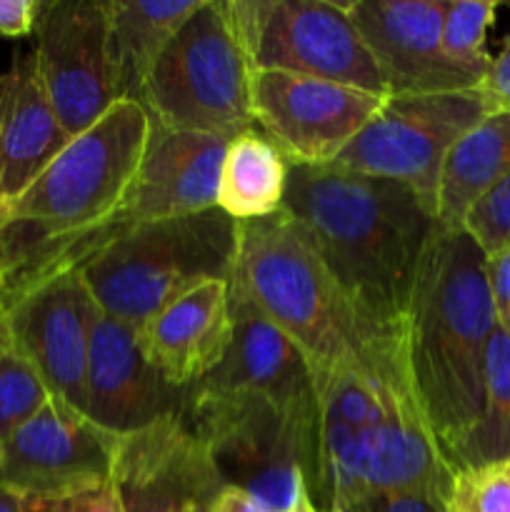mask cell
Returning a JSON list of instances; mask_svg holds the SVG:
<instances>
[{"mask_svg":"<svg viewBox=\"0 0 510 512\" xmlns=\"http://www.w3.org/2000/svg\"><path fill=\"white\" fill-rule=\"evenodd\" d=\"M283 210L303 228L325 270L360 320L403 340L435 203L403 183L333 165H290Z\"/></svg>","mask_w":510,"mask_h":512,"instance_id":"6da1fadb","label":"cell"},{"mask_svg":"<svg viewBox=\"0 0 510 512\" xmlns=\"http://www.w3.org/2000/svg\"><path fill=\"white\" fill-rule=\"evenodd\" d=\"M323 510L388 490L450 498L455 470L425 423L403 340H378L313 385Z\"/></svg>","mask_w":510,"mask_h":512,"instance_id":"7a4b0ae2","label":"cell"},{"mask_svg":"<svg viewBox=\"0 0 510 512\" xmlns=\"http://www.w3.org/2000/svg\"><path fill=\"white\" fill-rule=\"evenodd\" d=\"M148 135L143 105L120 100L0 215V303L98 253L100 235L133 188Z\"/></svg>","mask_w":510,"mask_h":512,"instance_id":"3957f363","label":"cell"},{"mask_svg":"<svg viewBox=\"0 0 510 512\" xmlns=\"http://www.w3.org/2000/svg\"><path fill=\"white\" fill-rule=\"evenodd\" d=\"M495 328L485 253L463 228L438 225L410 300L403 355L425 423L450 465L483 413Z\"/></svg>","mask_w":510,"mask_h":512,"instance_id":"277c9868","label":"cell"},{"mask_svg":"<svg viewBox=\"0 0 510 512\" xmlns=\"http://www.w3.org/2000/svg\"><path fill=\"white\" fill-rule=\"evenodd\" d=\"M230 283L303 353L313 385L378 340L330 278L303 228L285 210L240 223Z\"/></svg>","mask_w":510,"mask_h":512,"instance_id":"5b68a950","label":"cell"},{"mask_svg":"<svg viewBox=\"0 0 510 512\" xmlns=\"http://www.w3.org/2000/svg\"><path fill=\"white\" fill-rule=\"evenodd\" d=\"M185 415L223 485L268 512H295L318 488V405H280L255 393L190 388Z\"/></svg>","mask_w":510,"mask_h":512,"instance_id":"8992f818","label":"cell"},{"mask_svg":"<svg viewBox=\"0 0 510 512\" xmlns=\"http://www.w3.org/2000/svg\"><path fill=\"white\" fill-rule=\"evenodd\" d=\"M238 230L218 208L135 225L78 270L100 313L140 328L198 285L230 280Z\"/></svg>","mask_w":510,"mask_h":512,"instance_id":"52a82bcc","label":"cell"},{"mask_svg":"<svg viewBox=\"0 0 510 512\" xmlns=\"http://www.w3.org/2000/svg\"><path fill=\"white\" fill-rule=\"evenodd\" d=\"M253 73L228 0H203L165 45L140 105L155 125L233 140L255 128Z\"/></svg>","mask_w":510,"mask_h":512,"instance_id":"ba28073f","label":"cell"},{"mask_svg":"<svg viewBox=\"0 0 510 512\" xmlns=\"http://www.w3.org/2000/svg\"><path fill=\"white\" fill-rule=\"evenodd\" d=\"M228 8L253 70H283L390 98L345 3L228 0Z\"/></svg>","mask_w":510,"mask_h":512,"instance_id":"9c48e42d","label":"cell"},{"mask_svg":"<svg viewBox=\"0 0 510 512\" xmlns=\"http://www.w3.org/2000/svg\"><path fill=\"white\" fill-rule=\"evenodd\" d=\"M488 113L480 88L390 95L330 165L395 180L435 203L450 150Z\"/></svg>","mask_w":510,"mask_h":512,"instance_id":"30bf717a","label":"cell"},{"mask_svg":"<svg viewBox=\"0 0 510 512\" xmlns=\"http://www.w3.org/2000/svg\"><path fill=\"white\" fill-rule=\"evenodd\" d=\"M33 53L50 105L70 140L120 103L105 0L43 3Z\"/></svg>","mask_w":510,"mask_h":512,"instance_id":"8fae6325","label":"cell"},{"mask_svg":"<svg viewBox=\"0 0 510 512\" xmlns=\"http://www.w3.org/2000/svg\"><path fill=\"white\" fill-rule=\"evenodd\" d=\"M95 315L98 305L78 268L0 303L8 343L33 365L53 403L80 418H85V370Z\"/></svg>","mask_w":510,"mask_h":512,"instance_id":"7c38bea8","label":"cell"},{"mask_svg":"<svg viewBox=\"0 0 510 512\" xmlns=\"http://www.w3.org/2000/svg\"><path fill=\"white\" fill-rule=\"evenodd\" d=\"M113 458L115 438L50 400L0 448V485L20 495L30 512H53L110 483Z\"/></svg>","mask_w":510,"mask_h":512,"instance_id":"4fadbf2b","label":"cell"},{"mask_svg":"<svg viewBox=\"0 0 510 512\" xmlns=\"http://www.w3.org/2000/svg\"><path fill=\"white\" fill-rule=\"evenodd\" d=\"M388 98L283 70L253 73V123L290 165H330Z\"/></svg>","mask_w":510,"mask_h":512,"instance_id":"5bb4252c","label":"cell"},{"mask_svg":"<svg viewBox=\"0 0 510 512\" xmlns=\"http://www.w3.org/2000/svg\"><path fill=\"white\" fill-rule=\"evenodd\" d=\"M230 140L150 123L148 145L123 210L100 235V248L125 230L218 208V180Z\"/></svg>","mask_w":510,"mask_h":512,"instance_id":"9a60e30c","label":"cell"},{"mask_svg":"<svg viewBox=\"0 0 510 512\" xmlns=\"http://www.w3.org/2000/svg\"><path fill=\"white\" fill-rule=\"evenodd\" d=\"M178 390L148 363L138 328L98 310L90 328L85 370V418L110 438H128L185 405Z\"/></svg>","mask_w":510,"mask_h":512,"instance_id":"2e32d148","label":"cell"},{"mask_svg":"<svg viewBox=\"0 0 510 512\" xmlns=\"http://www.w3.org/2000/svg\"><path fill=\"white\" fill-rule=\"evenodd\" d=\"M113 483L125 512H180L188 500H213L223 488L185 405L150 428L115 440Z\"/></svg>","mask_w":510,"mask_h":512,"instance_id":"e0dca14e","label":"cell"},{"mask_svg":"<svg viewBox=\"0 0 510 512\" xmlns=\"http://www.w3.org/2000/svg\"><path fill=\"white\" fill-rule=\"evenodd\" d=\"M345 10L378 60L390 95L478 88L443 53L445 0H350Z\"/></svg>","mask_w":510,"mask_h":512,"instance_id":"ac0fdd59","label":"cell"},{"mask_svg":"<svg viewBox=\"0 0 510 512\" xmlns=\"http://www.w3.org/2000/svg\"><path fill=\"white\" fill-rule=\"evenodd\" d=\"M230 338V280L198 285L138 328L148 363L178 390L203 383L223 363Z\"/></svg>","mask_w":510,"mask_h":512,"instance_id":"d6986e66","label":"cell"},{"mask_svg":"<svg viewBox=\"0 0 510 512\" xmlns=\"http://www.w3.org/2000/svg\"><path fill=\"white\" fill-rule=\"evenodd\" d=\"M233 338L223 363L200 383L213 393H255L280 405L315 403L313 373L303 353L275 328L258 305L230 283Z\"/></svg>","mask_w":510,"mask_h":512,"instance_id":"ffe728a7","label":"cell"},{"mask_svg":"<svg viewBox=\"0 0 510 512\" xmlns=\"http://www.w3.org/2000/svg\"><path fill=\"white\" fill-rule=\"evenodd\" d=\"M70 143L35 65L33 48H15L0 73V215Z\"/></svg>","mask_w":510,"mask_h":512,"instance_id":"44dd1931","label":"cell"},{"mask_svg":"<svg viewBox=\"0 0 510 512\" xmlns=\"http://www.w3.org/2000/svg\"><path fill=\"white\" fill-rule=\"evenodd\" d=\"M200 3L203 0H105L120 100L140 103L165 45Z\"/></svg>","mask_w":510,"mask_h":512,"instance_id":"7402d4cb","label":"cell"},{"mask_svg":"<svg viewBox=\"0 0 510 512\" xmlns=\"http://www.w3.org/2000/svg\"><path fill=\"white\" fill-rule=\"evenodd\" d=\"M505 175H510V110H495L473 125L445 160L435 198L440 228H463L468 210Z\"/></svg>","mask_w":510,"mask_h":512,"instance_id":"603a6c76","label":"cell"},{"mask_svg":"<svg viewBox=\"0 0 510 512\" xmlns=\"http://www.w3.org/2000/svg\"><path fill=\"white\" fill-rule=\"evenodd\" d=\"M290 163L258 128L235 135L225 148L215 205L235 223L268 218L283 210Z\"/></svg>","mask_w":510,"mask_h":512,"instance_id":"cb8c5ba5","label":"cell"},{"mask_svg":"<svg viewBox=\"0 0 510 512\" xmlns=\"http://www.w3.org/2000/svg\"><path fill=\"white\" fill-rule=\"evenodd\" d=\"M510 458V333L498 325L485 355L483 413L455 455V473Z\"/></svg>","mask_w":510,"mask_h":512,"instance_id":"d4e9b609","label":"cell"},{"mask_svg":"<svg viewBox=\"0 0 510 512\" xmlns=\"http://www.w3.org/2000/svg\"><path fill=\"white\" fill-rule=\"evenodd\" d=\"M498 3L490 0H445L443 53L473 85H483L493 55L485 48Z\"/></svg>","mask_w":510,"mask_h":512,"instance_id":"484cf974","label":"cell"},{"mask_svg":"<svg viewBox=\"0 0 510 512\" xmlns=\"http://www.w3.org/2000/svg\"><path fill=\"white\" fill-rule=\"evenodd\" d=\"M50 400L53 398L33 365L8 343V338L0 340V448Z\"/></svg>","mask_w":510,"mask_h":512,"instance_id":"4316f807","label":"cell"},{"mask_svg":"<svg viewBox=\"0 0 510 512\" xmlns=\"http://www.w3.org/2000/svg\"><path fill=\"white\" fill-rule=\"evenodd\" d=\"M448 512H510V458L455 473Z\"/></svg>","mask_w":510,"mask_h":512,"instance_id":"83f0119b","label":"cell"},{"mask_svg":"<svg viewBox=\"0 0 510 512\" xmlns=\"http://www.w3.org/2000/svg\"><path fill=\"white\" fill-rule=\"evenodd\" d=\"M463 230L483 253H493L510 243V175H505L468 210Z\"/></svg>","mask_w":510,"mask_h":512,"instance_id":"f1b7e54d","label":"cell"},{"mask_svg":"<svg viewBox=\"0 0 510 512\" xmlns=\"http://www.w3.org/2000/svg\"><path fill=\"white\" fill-rule=\"evenodd\" d=\"M330 512H448V498L425 490H388L363 495Z\"/></svg>","mask_w":510,"mask_h":512,"instance_id":"f546056e","label":"cell"},{"mask_svg":"<svg viewBox=\"0 0 510 512\" xmlns=\"http://www.w3.org/2000/svg\"><path fill=\"white\" fill-rule=\"evenodd\" d=\"M485 278H488L498 325L510 333V243L493 253H485Z\"/></svg>","mask_w":510,"mask_h":512,"instance_id":"4dcf8cb0","label":"cell"},{"mask_svg":"<svg viewBox=\"0 0 510 512\" xmlns=\"http://www.w3.org/2000/svg\"><path fill=\"white\" fill-rule=\"evenodd\" d=\"M43 0H0V40L33 38Z\"/></svg>","mask_w":510,"mask_h":512,"instance_id":"1f68e13d","label":"cell"},{"mask_svg":"<svg viewBox=\"0 0 510 512\" xmlns=\"http://www.w3.org/2000/svg\"><path fill=\"white\" fill-rule=\"evenodd\" d=\"M53 512H125L123 500H120L118 488L115 483H105L103 488L90 490V493L75 495V498L65 500Z\"/></svg>","mask_w":510,"mask_h":512,"instance_id":"d6a6232c","label":"cell"},{"mask_svg":"<svg viewBox=\"0 0 510 512\" xmlns=\"http://www.w3.org/2000/svg\"><path fill=\"white\" fill-rule=\"evenodd\" d=\"M510 88V33L505 35L503 48L498 55H493V65H490L488 75H485L483 85H480V93L485 95V103H493L495 98L505 93Z\"/></svg>","mask_w":510,"mask_h":512,"instance_id":"836d02e7","label":"cell"},{"mask_svg":"<svg viewBox=\"0 0 510 512\" xmlns=\"http://www.w3.org/2000/svg\"><path fill=\"white\" fill-rule=\"evenodd\" d=\"M210 512H268L253 495H248L240 488H230V485H223L218 490V495L210 503Z\"/></svg>","mask_w":510,"mask_h":512,"instance_id":"e575fe53","label":"cell"},{"mask_svg":"<svg viewBox=\"0 0 510 512\" xmlns=\"http://www.w3.org/2000/svg\"><path fill=\"white\" fill-rule=\"evenodd\" d=\"M0 512H30V508L20 495L0 485Z\"/></svg>","mask_w":510,"mask_h":512,"instance_id":"d590c367","label":"cell"},{"mask_svg":"<svg viewBox=\"0 0 510 512\" xmlns=\"http://www.w3.org/2000/svg\"><path fill=\"white\" fill-rule=\"evenodd\" d=\"M210 503H213V500L193 498V500H188L183 508H180V512H210Z\"/></svg>","mask_w":510,"mask_h":512,"instance_id":"8d00e7d4","label":"cell"},{"mask_svg":"<svg viewBox=\"0 0 510 512\" xmlns=\"http://www.w3.org/2000/svg\"><path fill=\"white\" fill-rule=\"evenodd\" d=\"M295 512H325V510H320L318 505H313V500H310V495H308V498H305L303 503H300V508L295 510Z\"/></svg>","mask_w":510,"mask_h":512,"instance_id":"74e56055","label":"cell"},{"mask_svg":"<svg viewBox=\"0 0 510 512\" xmlns=\"http://www.w3.org/2000/svg\"><path fill=\"white\" fill-rule=\"evenodd\" d=\"M5 338V333H3V325H0V340H3Z\"/></svg>","mask_w":510,"mask_h":512,"instance_id":"f35d334b","label":"cell"}]
</instances>
